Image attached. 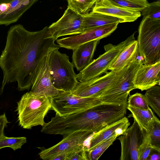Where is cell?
Returning <instances> with one entry per match:
<instances>
[{"mask_svg":"<svg viewBox=\"0 0 160 160\" xmlns=\"http://www.w3.org/2000/svg\"><path fill=\"white\" fill-rule=\"evenodd\" d=\"M55 41L47 26L35 32L27 30L21 24L11 26L0 56L3 73L0 94L6 84L14 82L18 83L19 91L29 90L39 62L53 50L60 48Z\"/></svg>","mask_w":160,"mask_h":160,"instance_id":"1","label":"cell"},{"mask_svg":"<svg viewBox=\"0 0 160 160\" xmlns=\"http://www.w3.org/2000/svg\"><path fill=\"white\" fill-rule=\"evenodd\" d=\"M51 108L50 98L36 96L30 92H26L17 102L19 125L26 129L38 125L42 127L45 123V117Z\"/></svg>","mask_w":160,"mask_h":160,"instance_id":"2","label":"cell"},{"mask_svg":"<svg viewBox=\"0 0 160 160\" xmlns=\"http://www.w3.org/2000/svg\"><path fill=\"white\" fill-rule=\"evenodd\" d=\"M138 51L144 64L160 61V19L143 17L138 28Z\"/></svg>","mask_w":160,"mask_h":160,"instance_id":"3","label":"cell"},{"mask_svg":"<svg viewBox=\"0 0 160 160\" xmlns=\"http://www.w3.org/2000/svg\"><path fill=\"white\" fill-rule=\"evenodd\" d=\"M56 48L49 53L48 65L50 77L54 86L64 92H72L79 82L74 65L66 54Z\"/></svg>","mask_w":160,"mask_h":160,"instance_id":"4","label":"cell"},{"mask_svg":"<svg viewBox=\"0 0 160 160\" xmlns=\"http://www.w3.org/2000/svg\"><path fill=\"white\" fill-rule=\"evenodd\" d=\"M143 64V60L138 52L136 58L128 65L122 77L102 93L99 97L101 102L120 105L127 103L130 92L136 89L134 84L135 77L139 67Z\"/></svg>","mask_w":160,"mask_h":160,"instance_id":"5","label":"cell"},{"mask_svg":"<svg viewBox=\"0 0 160 160\" xmlns=\"http://www.w3.org/2000/svg\"><path fill=\"white\" fill-rule=\"evenodd\" d=\"M135 32L117 45L109 43L104 46L105 52L94 59L77 75L80 82H86L106 73L108 68L120 53L135 40Z\"/></svg>","mask_w":160,"mask_h":160,"instance_id":"6","label":"cell"},{"mask_svg":"<svg viewBox=\"0 0 160 160\" xmlns=\"http://www.w3.org/2000/svg\"><path fill=\"white\" fill-rule=\"evenodd\" d=\"M51 108L60 116L82 111L103 103L99 98L83 97L64 92L50 98Z\"/></svg>","mask_w":160,"mask_h":160,"instance_id":"7","label":"cell"},{"mask_svg":"<svg viewBox=\"0 0 160 160\" xmlns=\"http://www.w3.org/2000/svg\"><path fill=\"white\" fill-rule=\"evenodd\" d=\"M128 66L120 70L107 72L102 77L85 82H79L72 92L83 97L99 98L102 93L115 83L125 72Z\"/></svg>","mask_w":160,"mask_h":160,"instance_id":"8","label":"cell"},{"mask_svg":"<svg viewBox=\"0 0 160 160\" xmlns=\"http://www.w3.org/2000/svg\"><path fill=\"white\" fill-rule=\"evenodd\" d=\"M49 56V53L43 58L35 69L30 91L35 96L51 98L64 92L56 88L52 82L48 65Z\"/></svg>","mask_w":160,"mask_h":160,"instance_id":"9","label":"cell"},{"mask_svg":"<svg viewBox=\"0 0 160 160\" xmlns=\"http://www.w3.org/2000/svg\"><path fill=\"white\" fill-rule=\"evenodd\" d=\"M118 22L96 27L74 36L56 40L60 48L72 50L85 43L99 40L111 34L117 28Z\"/></svg>","mask_w":160,"mask_h":160,"instance_id":"10","label":"cell"},{"mask_svg":"<svg viewBox=\"0 0 160 160\" xmlns=\"http://www.w3.org/2000/svg\"><path fill=\"white\" fill-rule=\"evenodd\" d=\"M83 16L68 8L61 17L48 27L52 37L55 40L59 37L77 35L83 32Z\"/></svg>","mask_w":160,"mask_h":160,"instance_id":"11","label":"cell"},{"mask_svg":"<svg viewBox=\"0 0 160 160\" xmlns=\"http://www.w3.org/2000/svg\"><path fill=\"white\" fill-rule=\"evenodd\" d=\"M118 139L121 144L120 160H138V150L143 139V133L136 121Z\"/></svg>","mask_w":160,"mask_h":160,"instance_id":"12","label":"cell"},{"mask_svg":"<svg viewBox=\"0 0 160 160\" xmlns=\"http://www.w3.org/2000/svg\"><path fill=\"white\" fill-rule=\"evenodd\" d=\"M94 132L89 131L76 132L63 137L56 144L42 150L39 153L40 158L49 160L53 156L59 154L68 152L84 143Z\"/></svg>","mask_w":160,"mask_h":160,"instance_id":"13","label":"cell"},{"mask_svg":"<svg viewBox=\"0 0 160 160\" xmlns=\"http://www.w3.org/2000/svg\"><path fill=\"white\" fill-rule=\"evenodd\" d=\"M38 0H0V25L17 22Z\"/></svg>","mask_w":160,"mask_h":160,"instance_id":"14","label":"cell"},{"mask_svg":"<svg viewBox=\"0 0 160 160\" xmlns=\"http://www.w3.org/2000/svg\"><path fill=\"white\" fill-rule=\"evenodd\" d=\"M92 11L119 18L124 22H134L141 16L140 11L119 6L109 0H97Z\"/></svg>","mask_w":160,"mask_h":160,"instance_id":"15","label":"cell"},{"mask_svg":"<svg viewBox=\"0 0 160 160\" xmlns=\"http://www.w3.org/2000/svg\"><path fill=\"white\" fill-rule=\"evenodd\" d=\"M160 61L152 64H142L136 74L134 84L143 91L160 85Z\"/></svg>","mask_w":160,"mask_h":160,"instance_id":"16","label":"cell"},{"mask_svg":"<svg viewBox=\"0 0 160 160\" xmlns=\"http://www.w3.org/2000/svg\"><path fill=\"white\" fill-rule=\"evenodd\" d=\"M130 125L128 118L125 116L99 131L94 133L88 138V150H91L98 144L115 134L119 136L124 134Z\"/></svg>","mask_w":160,"mask_h":160,"instance_id":"17","label":"cell"},{"mask_svg":"<svg viewBox=\"0 0 160 160\" xmlns=\"http://www.w3.org/2000/svg\"><path fill=\"white\" fill-rule=\"evenodd\" d=\"M99 40L92 41L80 45L72 50V63L78 71H80L92 60Z\"/></svg>","mask_w":160,"mask_h":160,"instance_id":"18","label":"cell"},{"mask_svg":"<svg viewBox=\"0 0 160 160\" xmlns=\"http://www.w3.org/2000/svg\"><path fill=\"white\" fill-rule=\"evenodd\" d=\"M82 16L83 32L96 27L116 22H124L119 18L92 11Z\"/></svg>","mask_w":160,"mask_h":160,"instance_id":"19","label":"cell"},{"mask_svg":"<svg viewBox=\"0 0 160 160\" xmlns=\"http://www.w3.org/2000/svg\"><path fill=\"white\" fill-rule=\"evenodd\" d=\"M138 53V42L135 40L120 53L110 65L108 70H117L127 67Z\"/></svg>","mask_w":160,"mask_h":160,"instance_id":"20","label":"cell"},{"mask_svg":"<svg viewBox=\"0 0 160 160\" xmlns=\"http://www.w3.org/2000/svg\"><path fill=\"white\" fill-rule=\"evenodd\" d=\"M127 108L131 112L134 120L141 130L148 132L151 124L157 118L151 108L145 109L128 105Z\"/></svg>","mask_w":160,"mask_h":160,"instance_id":"21","label":"cell"},{"mask_svg":"<svg viewBox=\"0 0 160 160\" xmlns=\"http://www.w3.org/2000/svg\"><path fill=\"white\" fill-rule=\"evenodd\" d=\"M145 96L148 105L160 117V86L156 85L147 90Z\"/></svg>","mask_w":160,"mask_h":160,"instance_id":"22","label":"cell"},{"mask_svg":"<svg viewBox=\"0 0 160 160\" xmlns=\"http://www.w3.org/2000/svg\"><path fill=\"white\" fill-rule=\"evenodd\" d=\"M97 0H67L68 8L83 16L89 12Z\"/></svg>","mask_w":160,"mask_h":160,"instance_id":"23","label":"cell"},{"mask_svg":"<svg viewBox=\"0 0 160 160\" xmlns=\"http://www.w3.org/2000/svg\"><path fill=\"white\" fill-rule=\"evenodd\" d=\"M118 136L115 134L88 151V160H97L113 143Z\"/></svg>","mask_w":160,"mask_h":160,"instance_id":"24","label":"cell"},{"mask_svg":"<svg viewBox=\"0 0 160 160\" xmlns=\"http://www.w3.org/2000/svg\"><path fill=\"white\" fill-rule=\"evenodd\" d=\"M27 141L25 137H8L4 135L0 137V149L9 147L15 151L21 148Z\"/></svg>","mask_w":160,"mask_h":160,"instance_id":"25","label":"cell"},{"mask_svg":"<svg viewBox=\"0 0 160 160\" xmlns=\"http://www.w3.org/2000/svg\"><path fill=\"white\" fill-rule=\"evenodd\" d=\"M148 132L152 148L160 152V121L157 118L151 124Z\"/></svg>","mask_w":160,"mask_h":160,"instance_id":"26","label":"cell"},{"mask_svg":"<svg viewBox=\"0 0 160 160\" xmlns=\"http://www.w3.org/2000/svg\"><path fill=\"white\" fill-rule=\"evenodd\" d=\"M119 6L141 12L148 5V0H109Z\"/></svg>","mask_w":160,"mask_h":160,"instance_id":"27","label":"cell"},{"mask_svg":"<svg viewBox=\"0 0 160 160\" xmlns=\"http://www.w3.org/2000/svg\"><path fill=\"white\" fill-rule=\"evenodd\" d=\"M142 131L143 137L138 150V160H147L153 148L149 133L144 130Z\"/></svg>","mask_w":160,"mask_h":160,"instance_id":"28","label":"cell"},{"mask_svg":"<svg viewBox=\"0 0 160 160\" xmlns=\"http://www.w3.org/2000/svg\"><path fill=\"white\" fill-rule=\"evenodd\" d=\"M88 148L87 146L81 145L67 152L66 160H88Z\"/></svg>","mask_w":160,"mask_h":160,"instance_id":"29","label":"cell"},{"mask_svg":"<svg viewBox=\"0 0 160 160\" xmlns=\"http://www.w3.org/2000/svg\"><path fill=\"white\" fill-rule=\"evenodd\" d=\"M127 103L130 106L145 109L149 108L145 95L138 92L129 96Z\"/></svg>","mask_w":160,"mask_h":160,"instance_id":"30","label":"cell"},{"mask_svg":"<svg viewBox=\"0 0 160 160\" xmlns=\"http://www.w3.org/2000/svg\"><path fill=\"white\" fill-rule=\"evenodd\" d=\"M141 12L143 17L148 16L152 18L160 19V2L157 1L149 3Z\"/></svg>","mask_w":160,"mask_h":160,"instance_id":"31","label":"cell"},{"mask_svg":"<svg viewBox=\"0 0 160 160\" xmlns=\"http://www.w3.org/2000/svg\"><path fill=\"white\" fill-rule=\"evenodd\" d=\"M1 118L0 121V137L4 135V130L8 122L6 115L4 113L1 115Z\"/></svg>","mask_w":160,"mask_h":160,"instance_id":"32","label":"cell"},{"mask_svg":"<svg viewBox=\"0 0 160 160\" xmlns=\"http://www.w3.org/2000/svg\"><path fill=\"white\" fill-rule=\"evenodd\" d=\"M160 152L152 149L149 155L147 160H160Z\"/></svg>","mask_w":160,"mask_h":160,"instance_id":"33","label":"cell"},{"mask_svg":"<svg viewBox=\"0 0 160 160\" xmlns=\"http://www.w3.org/2000/svg\"><path fill=\"white\" fill-rule=\"evenodd\" d=\"M67 152H63L54 156L49 160H66Z\"/></svg>","mask_w":160,"mask_h":160,"instance_id":"34","label":"cell"},{"mask_svg":"<svg viewBox=\"0 0 160 160\" xmlns=\"http://www.w3.org/2000/svg\"><path fill=\"white\" fill-rule=\"evenodd\" d=\"M2 116L1 115L0 116V121L1 118Z\"/></svg>","mask_w":160,"mask_h":160,"instance_id":"35","label":"cell"}]
</instances>
